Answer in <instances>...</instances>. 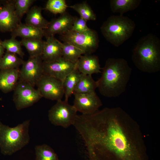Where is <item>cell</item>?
<instances>
[{"instance_id": "obj_1", "label": "cell", "mask_w": 160, "mask_h": 160, "mask_svg": "<svg viewBox=\"0 0 160 160\" xmlns=\"http://www.w3.org/2000/svg\"><path fill=\"white\" fill-rule=\"evenodd\" d=\"M73 125L85 143L88 160H149L140 126L121 108L77 115Z\"/></svg>"}, {"instance_id": "obj_2", "label": "cell", "mask_w": 160, "mask_h": 160, "mask_svg": "<svg viewBox=\"0 0 160 160\" xmlns=\"http://www.w3.org/2000/svg\"><path fill=\"white\" fill-rule=\"evenodd\" d=\"M102 69L101 76L96 81L101 94L112 97L124 93L132 71L127 62L123 58H108Z\"/></svg>"}, {"instance_id": "obj_3", "label": "cell", "mask_w": 160, "mask_h": 160, "mask_svg": "<svg viewBox=\"0 0 160 160\" xmlns=\"http://www.w3.org/2000/svg\"><path fill=\"white\" fill-rule=\"evenodd\" d=\"M132 61L143 72L153 73L160 70V40L155 34L140 38L132 51Z\"/></svg>"}, {"instance_id": "obj_4", "label": "cell", "mask_w": 160, "mask_h": 160, "mask_svg": "<svg viewBox=\"0 0 160 160\" xmlns=\"http://www.w3.org/2000/svg\"><path fill=\"white\" fill-rule=\"evenodd\" d=\"M135 22L123 15L109 17L100 27L101 32L108 42L119 47L130 38L135 28Z\"/></svg>"}, {"instance_id": "obj_5", "label": "cell", "mask_w": 160, "mask_h": 160, "mask_svg": "<svg viewBox=\"0 0 160 160\" xmlns=\"http://www.w3.org/2000/svg\"><path fill=\"white\" fill-rule=\"evenodd\" d=\"M30 122L27 120L13 127L0 122V148L2 154L11 155L28 145Z\"/></svg>"}, {"instance_id": "obj_6", "label": "cell", "mask_w": 160, "mask_h": 160, "mask_svg": "<svg viewBox=\"0 0 160 160\" xmlns=\"http://www.w3.org/2000/svg\"><path fill=\"white\" fill-rule=\"evenodd\" d=\"M60 37L63 42L73 45L82 51L84 54H92L99 46L98 34L90 28L82 33L70 30L60 35Z\"/></svg>"}, {"instance_id": "obj_7", "label": "cell", "mask_w": 160, "mask_h": 160, "mask_svg": "<svg viewBox=\"0 0 160 160\" xmlns=\"http://www.w3.org/2000/svg\"><path fill=\"white\" fill-rule=\"evenodd\" d=\"M77 112L73 105L60 100L49 110V119L53 124L67 128L73 125L77 115Z\"/></svg>"}, {"instance_id": "obj_8", "label": "cell", "mask_w": 160, "mask_h": 160, "mask_svg": "<svg viewBox=\"0 0 160 160\" xmlns=\"http://www.w3.org/2000/svg\"><path fill=\"white\" fill-rule=\"evenodd\" d=\"M42 97L37 89L23 81H18L14 90L13 100L18 110L32 105Z\"/></svg>"}, {"instance_id": "obj_9", "label": "cell", "mask_w": 160, "mask_h": 160, "mask_svg": "<svg viewBox=\"0 0 160 160\" xmlns=\"http://www.w3.org/2000/svg\"><path fill=\"white\" fill-rule=\"evenodd\" d=\"M20 70L19 81L28 83L33 87L43 75V61L42 56L29 57L24 61Z\"/></svg>"}, {"instance_id": "obj_10", "label": "cell", "mask_w": 160, "mask_h": 160, "mask_svg": "<svg viewBox=\"0 0 160 160\" xmlns=\"http://www.w3.org/2000/svg\"><path fill=\"white\" fill-rule=\"evenodd\" d=\"M36 85L42 97L46 99L57 101L64 95L63 82L53 77L43 74Z\"/></svg>"}, {"instance_id": "obj_11", "label": "cell", "mask_w": 160, "mask_h": 160, "mask_svg": "<svg viewBox=\"0 0 160 160\" xmlns=\"http://www.w3.org/2000/svg\"><path fill=\"white\" fill-rule=\"evenodd\" d=\"M76 63L62 57L49 62H43V74L50 76L63 82L65 78L76 68Z\"/></svg>"}, {"instance_id": "obj_12", "label": "cell", "mask_w": 160, "mask_h": 160, "mask_svg": "<svg viewBox=\"0 0 160 160\" xmlns=\"http://www.w3.org/2000/svg\"><path fill=\"white\" fill-rule=\"evenodd\" d=\"M15 0H6L0 6V31L12 32L21 22L16 14Z\"/></svg>"}, {"instance_id": "obj_13", "label": "cell", "mask_w": 160, "mask_h": 160, "mask_svg": "<svg viewBox=\"0 0 160 160\" xmlns=\"http://www.w3.org/2000/svg\"><path fill=\"white\" fill-rule=\"evenodd\" d=\"M73 105L77 111L84 115L92 114L99 110L102 105L101 100L95 92L75 94Z\"/></svg>"}, {"instance_id": "obj_14", "label": "cell", "mask_w": 160, "mask_h": 160, "mask_svg": "<svg viewBox=\"0 0 160 160\" xmlns=\"http://www.w3.org/2000/svg\"><path fill=\"white\" fill-rule=\"evenodd\" d=\"M75 17L66 12L58 17L53 19L44 30V36H54L57 34L61 35L71 30Z\"/></svg>"}, {"instance_id": "obj_15", "label": "cell", "mask_w": 160, "mask_h": 160, "mask_svg": "<svg viewBox=\"0 0 160 160\" xmlns=\"http://www.w3.org/2000/svg\"><path fill=\"white\" fill-rule=\"evenodd\" d=\"M46 38L42 55L43 62H52L62 57V42L54 36Z\"/></svg>"}, {"instance_id": "obj_16", "label": "cell", "mask_w": 160, "mask_h": 160, "mask_svg": "<svg viewBox=\"0 0 160 160\" xmlns=\"http://www.w3.org/2000/svg\"><path fill=\"white\" fill-rule=\"evenodd\" d=\"M76 68L81 74L92 75L100 73L101 68L97 56L92 54H84L79 59Z\"/></svg>"}, {"instance_id": "obj_17", "label": "cell", "mask_w": 160, "mask_h": 160, "mask_svg": "<svg viewBox=\"0 0 160 160\" xmlns=\"http://www.w3.org/2000/svg\"><path fill=\"white\" fill-rule=\"evenodd\" d=\"M19 68L0 70V90L4 93L14 90L19 80Z\"/></svg>"}, {"instance_id": "obj_18", "label": "cell", "mask_w": 160, "mask_h": 160, "mask_svg": "<svg viewBox=\"0 0 160 160\" xmlns=\"http://www.w3.org/2000/svg\"><path fill=\"white\" fill-rule=\"evenodd\" d=\"M11 33V37H19L24 39H42L44 36V30L21 22Z\"/></svg>"}, {"instance_id": "obj_19", "label": "cell", "mask_w": 160, "mask_h": 160, "mask_svg": "<svg viewBox=\"0 0 160 160\" xmlns=\"http://www.w3.org/2000/svg\"><path fill=\"white\" fill-rule=\"evenodd\" d=\"M42 8L37 6H34L26 13L25 23L35 28L44 30L46 29L49 22L42 16Z\"/></svg>"}, {"instance_id": "obj_20", "label": "cell", "mask_w": 160, "mask_h": 160, "mask_svg": "<svg viewBox=\"0 0 160 160\" xmlns=\"http://www.w3.org/2000/svg\"><path fill=\"white\" fill-rule=\"evenodd\" d=\"M110 7L112 12L120 15L137 8L141 2L140 0H111Z\"/></svg>"}, {"instance_id": "obj_21", "label": "cell", "mask_w": 160, "mask_h": 160, "mask_svg": "<svg viewBox=\"0 0 160 160\" xmlns=\"http://www.w3.org/2000/svg\"><path fill=\"white\" fill-rule=\"evenodd\" d=\"M97 87L96 81L94 80L91 75L81 74L73 94L95 93Z\"/></svg>"}, {"instance_id": "obj_22", "label": "cell", "mask_w": 160, "mask_h": 160, "mask_svg": "<svg viewBox=\"0 0 160 160\" xmlns=\"http://www.w3.org/2000/svg\"><path fill=\"white\" fill-rule=\"evenodd\" d=\"M20 42L22 46L27 51L29 57L42 56L45 41L42 39H22Z\"/></svg>"}, {"instance_id": "obj_23", "label": "cell", "mask_w": 160, "mask_h": 160, "mask_svg": "<svg viewBox=\"0 0 160 160\" xmlns=\"http://www.w3.org/2000/svg\"><path fill=\"white\" fill-rule=\"evenodd\" d=\"M81 74L76 68L65 78L63 81L65 101L68 102L69 98L73 94L75 88Z\"/></svg>"}, {"instance_id": "obj_24", "label": "cell", "mask_w": 160, "mask_h": 160, "mask_svg": "<svg viewBox=\"0 0 160 160\" xmlns=\"http://www.w3.org/2000/svg\"><path fill=\"white\" fill-rule=\"evenodd\" d=\"M24 61L17 55L6 51L0 60V70L18 68Z\"/></svg>"}, {"instance_id": "obj_25", "label": "cell", "mask_w": 160, "mask_h": 160, "mask_svg": "<svg viewBox=\"0 0 160 160\" xmlns=\"http://www.w3.org/2000/svg\"><path fill=\"white\" fill-rule=\"evenodd\" d=\"M62 57L73 63H77L84 54L83 52L77 47L68 42H62Z\"/></svg>"}, {"instance_id": "obj_26", "label": "cell", "mask_w": 160, "mask_h": 160, "mask_svg": "<svg viewBox=\"0 0 160 160\" xmlns=\"http://www.w3.org/2000/svg\"><path fill=\"white\" fill-rule=\"evenodd\" d=\"M35 151V160H60L53 149L47 145L36 146Z\"/></svg>"}, {"instance_id": "obj_27", "label": "cell", "mask_w": 160, "mask_h": 160, "mask_svg": "<svg viewBox=\"0 0 160 160\" xmlns=\"http://www.w3.org/2000/svg\"><path fill=\"white\" fill-rule=\"evenodd\" d=\"M79 15L80 17L86 21L95 20L96 19V15L90 6L85 2L75 4L68 6Z\"/></svg>"}, {"instance_id": "obj_28", "label": "cell", "mask_w": 160, "mask_h": 160, "mask_svg": "<svg viewBox=\"0 0 160 160\" xmlns=\"http://www.w3.org/2000/svg\"><path fill=\"white\" fill-rule=\"evenodd\" d=\"M1 44L7 52L15 54L23 59L24 54L22 49L20 41L11 37L9 39L2 41Z\"/></svg>"}, {"instance_id": "obj_29", "label": "cell", "mask_w": 160, "mask_h": 160, "mask_svg": "<svg viewBox=\"0 0 160 160\" xmlns=\"http://www.w3.org/2000/svg\"><path fill=\"white\" fill-rule=\"evenodd\" d=\"M68 7L65 0H48L44 9L55 14H61Z\"/></svg>"}, {"instance_id": "obj_30", "label": "cell", "mask_w": 160, "mask_h": 160, "mask_svg": "<svg viewBox=\"0 0 160 160\" xmlns=\"http://www.w3.org/2000/svg\"><path fill=\"white\" fill-rule=\"evenodd\" d=\"M35 1V0H15V13L20 19H21L24 15L28 12L30 7Z\"/></svg>"}, {"instance_id": "obj_31", "label": "cell", "mask_w": 160, "mask_h": 160, "mask_svg": "<svg viewBox=\"0 0 160 160\" xmlns=\"http://www.w3.org/2000/svg\"><path fill=\"white\" fill-rule=\"evenodd\" d=\"M87 21L79 17H75L71 31L77 32L82 33L89 29L87 26Z\"/></svg>"}, {"instance_id": "obj_32", "label": "cell", "mask_w": 160, "mask_h": 160, "mask_svg": "<svg viewBox=\"0 0 160 160\" xmlns=\"http://www.w3.org/2000/svg\"><path fill=\"white\" fill-rule=\"evenodd\" d=\"M2 40L0 39V60L4 55L5 49L1 44Z\"/></svg>"}, {"instance_id": "obj_33", "label": "cell", "mask_w": 160, "mask_h": 160, "mask_svg": "<svg viewBox=\"0 0 160 160\" xmlns=\"http://www.w3.org/2000/svg\"><path fill=\"white\" fill-rule=\"evenodd\" d=\"M6 0H0V6L3 4Z\"/></svg>"}]
</instances>
